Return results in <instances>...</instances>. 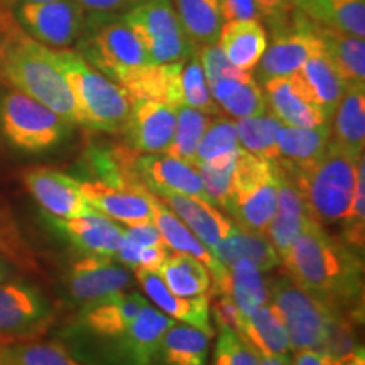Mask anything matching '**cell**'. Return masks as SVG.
Returning <instances> with one entry per match:
<instances>
[{"mask_svg":"<svg viewBox=\"0 0 365 365\" xmlns=\"http://www.w3.org/2000/svg\"><path fill=\"white\" fill-rule=\"evenodd\" d=\"M298 73L304 83H307L313 100L318 103V107L322 108L328 118V122H330L336 105L340 103V100L346 90L339 73H336L331 63L328 61V58L323 51L313 54L299 68Z\"/></svg>","mask_w":365,"mask_h":365,"instance_id":"obj_37","label":"cell"},{"mask_svg":"<svg viewBox=\"0 0 365 365\" xmlns=\"http://www.w3.org/2000/svg\"><path fill=\"white\" fill-rule=\"evenodd\" d=\"M71 124L36 98L11 90L0 97V130L24 153H44L70 135Z\"/></svg>","mask_w":365,"mask_h":365,"instance_id":"obj_8","label":"cell"},{"mask_svg":"<svg viewBox=\"0 0 365 365\" xmlns=\"http://www.w3.org/2000/svg\"><path fill=\"white\" fill-rule=\"evenodd\" d=\"M207 85L218 108L232 118L239 120V118L255 117L267 112L262 86L255 81L252 71L222 76V78L208 81Z\"/></svg>","mask_w":365,"mask_h":365,"instance_id":"obj_26","label":"cell"},{"mask_svg":"<svg viewBox=\"0 0 365 365\" xmlns=\"http://www.w3.org/2000/svg\"><path fill=\"white\" fill-rule=\"evenodd\" d=\"M90 16H108L112 12L130 9L140 0H76Z\"/></svg>","mask_w":365,"mask_h":365,"instance_id":"obj_49","label":"cell"},{"mask_svg":"<svg viewBox=\"0 0 365 365\" xmlns=\"http://www.w3.org/2000/svg\"><path fill=\"white\" fill-rule=\"evenodd\" d=\"M46 220L59 235L65 237L73 247L86 255L113 257L124 239V228L98 212L75 218L46 215Z\"/></svg>","mask_w":365,"mask_h":365,"instance_id":"obj_19","label":"cell"},{"mask_svg":"<svg viewBox=\"0 0 365 365\" xmlns=\"http://www.w3.org/2000/svg\"><path fill=\"white\" fill-rule=\"evenodd\" d=\"M168 254L170 252H168L166 245H161V247H135V245L122 240L120 249L117 250L113 257H117L118 262L130 267L132 271L159 272Z\"/></svg>","mask_w":365,"mask_h":365,"instance_id":"obj_45","label":"cell"},{"mask_svg":"<svg viewBox=\"0 0 365 365\" xmlns=\"http://www.w3.org/2000/svg\"><path fill=\"white\" fill-rule=\"evenodd\" d=\"M132 173L135 181L154 196L178 193L207 200L202 176L196 166L171 154H143L135 150Z\"/></svg>","mask_w":365,"mask_h":365,"instance_id":"obj_15","label":"cell"},{"mask_svg":"<svg viewBox=\"0 0 365 365\" xmlns=\"http://www.w3.org/2000/svg\"><path fill=\"white\" fill-rule=\"evenodd\" d=\"M85 198L95 212L125 225L153 222L150 195L144 188H117L102 181H80Z\"/></svg>","mask_w":365,"mask_h":365,"instance_id":"obj_20","label":"cell"},{"mask_svg":"<svg viewBox=\"0 0 365 365\" xmlns=\"http://www.w3.org/2000/svg\"><path fill=\"white\" fill-rule=\"evenodd\" d=\"M176 127V108L148 98L130 100V113L124 127L125 143L143 154H166Z\"/></svg>","mask_w":365,"mask_h":365,"instance_id":"obj_16","label":"cell"},{"mask_svg":"<svg viewBox=\"0 0 365 365\" xmlns=\"http://www.w3.org/2000/svg\"><path fill=\"white\" fill-rule=\"evenodd\" d=\"M182 29L195 46L215 44L223 26L220 0H173Z\"/></svg>","mask_w":365,"mask_h":365,"instance_id":"obj_36","label":"cell"},{"mask_svg":"<svg viewBox=\"0 0 365 365\" xmlns=\"http://www.w3.org/2000/svg\"><path fill=\"white\" fill-rule=\"evenodd\" d=\"M0 83L44 103L71 125L78 112L53 49L38 43L22 29L12 12L0 7Z\"/></svg>","mask_w":365,"mask_h":365,"instance_id":"obj_2","label":"cell"},{"mask_svg":"<svg viewBox=\"0 0 365 365\" xmlns=\"http://www.w3.org/2000/svg\"><path fill=\"white\" fill-rule=\"evenodd\" d=\"M281 125V122L269 110L261 115L239 118L235 122V129L240 149L257 158L276 161L277 134H279Z\"/></svg>","mask_w":365,"mask_h":365,"instance_id":"obj_38","label":"cell"},{"mask_svg":"<svg viewBox=\"0 0 365 365\" xmlns=\"http://www.w3.org/2000/svg\"><path fill=\"white\" fill-rule=\"evenodd\" d=\"M331 144L355 159L365 148V86H350L331 115Z\"/></svg>","mask_w":365,"mask_h":365,"instance_id":"obj_30","label":"cell"},{"mask_svg":"<svg viewBox=\"0 0 365 365\" xmlns=\"http://www.w3.org/2000/svg\"><path fill=\"white\" fill-rule=\"evenodd\" d=\"M11 276V264L0 255V281H7Z\"/></svg>","mask_w":365,"mask_h":365,"instance_id":"obj_52","label":"cell"},{"mask_svg":"<svg viewBox=\"0 0 365 365\" xmlns=\"http://www.w3.org/2000/svg\"><path fill=\"white\" fill-rule=\"evenodd\" d=\"M281 264L286 274L313 298L341 317H362V254L341 237L330 235L325 227L312 222L296 237Z\"/></svg>","mask_w":365,"mask_h":365,"instance_id":"obj_1","label":"cell"},{"mask_svg":"<svg viewBox=\"0 0 365 365\" xmlns=\"http://www.w3.org/2000/svg\"><path fill=\"white\" fill-rule=\"evenodd\" d=\"M14 17L38 43L51 49H66L78 43L88 14L76 0H53L39 4H17Z\"/></svg>","mask_w":365,"mask_h":365,"instance_id":"obj_11","label":"cell"},{"mask_svg":"<svg viewBox=\"0 0 365 365\" xmlns=\"http://www.w3.org/2000/svg\"><path fill=\"white\" fill-rule=\"evenodd\" d=\"M175 319L145 303L127 330L107 340L103 359L108 365H154L164 333Z\"/></svg>","mask_w":365,"mask_h":365,"instance_id":"obj_13","label":"cell"},{"mask_svg":"<svg viewBox=\"0 0 365 365\" xmlns=\"http://www.w3.org/2000/svg\"><path fill=\"white\" fill-rule=\"evenodd\" d=\"M220 325V335L213 355V365H261L259 354L227 323Z\"/></svg>","mask_w":365,"mask_h":365,"instance_id":"obj_44","label":"cell"},{"mask_svg":"<svg viewBox=\"0 0 365 365\" xmlns=\"http://www.w3.org/2000/svg\"><path fill=\"white\" fill-rule=\"evenodd\" d=\"M277 205V163L240 149L223 210L237 225L264 234Z\"/></svg>","mask_w":365,"mask_h":365,"instance_id":"obj_5","label":"cell"},{"mask_svg":"<svg viewBox=\"0 0 365 365\" xmlns=\"http://www.w3.org/2000/svg\"><path fill=\"white\" fill-rule=\"evenodd\" d=\"M53 58L75 102L78 125L108 134L124 130L130 113L125 90L95 70L75 49H53Z\"/></svg>","mask_w":365,"mask_h":365,"instance_id":"obj_3","label":"cell"},{"mask_svg":"<svg viewBox=\"0 0 365 365\" xmlns=\"http://www.w3.org/2000/svg\"><path fill=\"white\" fill-rule=\"evenodd\" d=\"M0 255L24 272H38L39 262L9 205L0 200Z\"/></svg>","mask_w":365,"mask_h":365,"instance_id":"obj_39","label":"cell"},{"mask_svg":"<svg viewBox=\"0 0 365 365\" xmlns=\"http://www.w3.org/2000/svg\"><path fill=\"white\" fill-rule=\"evenodd\" d=\"M269 41L266 27L259 19L223 22L217 46L235 68L252 71L261 61Z\"/></svg>","mask_w":365,"mask_h":365,"instance_id":"obj_27","label":"cell"},{"mask_svg":"<svg viewBox=\"0 0 365 365\" xmlns=\"http://www.w3.org/2000/svg\"><path fill=\"white\" fill-rule=\"evenodd\" d=\"M223 296L232 301L239 317H249L269 303V284L262 271L247 261H237L228 267V281Z\"/></svg>","mask_w":365,"mask_h":365,"instance_id":"obj_35","label":"cell"},{"mask_svg":"<svg viewBox=\"0 0 365 365\" xmlns=\"http://www.w3.org/2000/svg\"><path fill=\"white\" fill-rule=\"evenodd\" d=\"M91 17L95 22L90 24L86 19L76 51L95 70L115 81L117 85L124 86L145 66L153 65L144 46L124 24V21L102 22L98 16Z\"/></svg>","mask_w":365,"mask_h":365,"instance_id":"obj_6","label":"cell"},{"mask_svg":"<svg viewBox=\"0 0 365 365\" xmlns=\"http://www.w3.org/2000/svg\"><path fill=\"white\" fill-rule=\"evenodd\" d=\"M259 17L267 22L272 31H279L293 21V0H254Z\"/></svg>","mask_w":365,"mask_h":365,"instance_id":"obj_46","label":"cell"},{"mask_svg":"<svg viewBox=\"0 0 365 365\" xmlns=\"http://www.w3.org/2000/svg\"><path fill=\"white\" fill-rule=\"evenodd\" d=\"M168 208L173 210L180 220L212 250L228 234L234 222L228 220L215 205L196 196L163 193L156 196Z\"/></svg>","mask_w":365,"mask_h":365,"instance_id":"obj_24","label":"cell"},{"mask_svg":"<svg viewBox=\"0 0 365 365\" xmlns=\"http://www.w3.org/2000/svg\"><path fill=\"white\" fill-rule=\"evenodd\" d=\"M21 180L46 215L75 218L95 212L81 191L80 180L66 173L44 166L29 168L22 171Z\"/></svg>","mask_w":365,"mask_h":365,"instance_id":"obj_14","label":"cell"},{"mask_svg":"<svg viewBox=\"0 0 365 365\" xmlns=\"http://www.w3.org/2000/svg\"><path fill=\"white\" fill-rule=\"evenodd\" d=\"M14 4H39V2H53V0H12Z\"/></svg>","mask_w":365,"mask_h":365,"instance_id":"obj_53","label":"cell"},{"mask_svg":"<svg viewBox=\"0 0 365 365\" xmlns=\"http://www.w3.org/2000/svg\"><path fill=\"white\" fill-rule=\"evenodd\" d=\"M145 303L148 299L140 293L122 291L110 298L83 307L80 323L91 335L105 341L112 340L127 330Z\"/></svg>","mask_w":365,"mask_h":365,"instance_id":"obj_22","label":"cell"},{"mask_svg":"<svg viewBox=\"0 0 365 365\" xmlns=\"http://www.w3.org/2000/svg\"><path fill=\"white\" fill-rule=\"evenodd\" d=\"M213 115L190 107H176V127L171 148L166 154L196 166V153Z\"/></svg>","mask_w":365,"mask_h":365,"instance_id":"obj_41","label":"cell"},{"mask_svg":"<svg viewBox=\"0 0 365 365\" xmlns=\"http://www.w3.org/2000/svg\"><path fill=\"white\" fill-rule=\"evenodd\" d=\"M122 240L130 245H135V247H161V245H166L153 222L124 228V239Z\"/></svg>","mask_w":365,"mask_h":365,"instance_id":"obj_47","label":"cell"},{"mask_svg":"<svg viewBox=\"0 0 365 365\" xmlns=\"http://www.w3.org/2000/svg\"><path fill=\"white\" fill-rule=\"evenodd\" d=\"M223 22L259 19L254 0H220Z\"/></svg>","mask_w":365,"mask_h":365,"instance_id":"obj_48","label":"cell"},{"mask_svg":"<svg viewBox=\"0 0 365 365\" xmlns=\"http://www.w3.org/2000/svg\"><path fill=\"white\" fill-rule=\"evenodd\" d=\"M365 163L364 158L359 161L357 180H355V188L350 200L349 210L344 217V239L346 244L359 254L364 252L365 240Z\"/></svg>","mask_w":365,"mask_h":365,"instance_id":"obj_43","label":"cell"},{"mask_svg":"<svg viewBox=\"0 0 365 365\" xmlns=\"http://www.w3.org/2000/svg\"><path fill=\"white\" fill-rule=\"evenodd\" d=\"M291 365H336L327 354L319 350H298Z\"/></svg>","mask_w":365,"mask_h":365,"instance_id":"obj_50","label":"cell"},{"mask_svg":"<svg viewBox=\"0 0 365 365\" xmlns=\"http://www.w3.org/2000/svg\"><path fill=\"white\" fill-rule=\"evenodd\" d=\"M362 158L349 156L330 143L327 153L303 170L289 171L282 168L293 178L303 195L309 215L318 225H335L344 220L352 200L359 161Z\"/></svg>","mask_w":365,"mask_h":365,"instance_id":"obj_4","label":"cell"},{"mask_svg":"<svg viewBox=\"0 0 365 365\" xmlns=\"http://www.w3.org/2000/svg\"><path fill=\"white\" fill-rule=\"evenodd\" d=\"M267 284L269 301L282 318L291 350H322L331 325L341 314L313 298L287 274L269 277Z\"/></svg>","mask_w":365,"mask_h":365,"instance_id":"obj_7","label":"cell"},{"mask_svg":"<svg viewBox=\"0 0 365 365\" xmlns=\"http://www.w3.org/2000/svg\"><path fill=\"white\" fill-rule=\"evenodd\" d=\"M234 330L259 355H287L291 352L286 327L271 301L249 317H237Z\"/></svg>","mask_w":365,"mask_h":365,"instance_id":"obj_31","label":"cell"},{"mask_svg":"<svg viewBox=\"0 0 365 365\" xmlns=\"http://www.w3.org/2000/svg\"><path fill=\"white\" fill-rule=\"evenodd\" d=\"M150 195V203H153V223L161 234L166 247L175 250V252H185L193 255L200 262L207 266L210 276L213 277L217 284V291L220 294L225 293L227 281H228V269L223 267L212 250L205 247L202 240L196 237L188 227L180 220L173 210L164 205L161 200L156 198L153 193Z\"/></svg>","mask_w":365,"mask_h":365,"instance_id":"obj_21","label":"cell"},{"mask_svg":"<svg viewBox=\"0 0 365 365\" xmlns=\"http://www.w3.org/2000/svg\"><path fill=\"white\" fill-rule=\"evenodd\" d=\"M158 274L168 289L181 298L208 296L212 289V276L207 266L190 254H168Z\"/></svg>","mask_w":365,"mask_h":365,"instance_id":"obj_34","label":"cell"},{"mask_svg":"<svg viewBox=\"0 0 365 365\" xmlns=\"http://www.w3.org/2000/svg\"><path fill=\"white\" fill-rule=\"evenodd\" d=\"M212 336L190 325H173L164 333L156 357L158 365H208ZM154 364V365H156Z\"/></svg>","mask_w":365,"mask_h":365,"instance_id":"obj_33","label":"cell"},{"mask_svg":"<svg viewBox=\"0 0 365 365\" xmlns=\"http://www.w3.org/2000/svg\"><path fill=\"white\" fill-rule=\"evenodd\" d=\"M293 4L319 26L365 38V0H293Z\"/></svg>","mask_w":365,"mask_h":365,"instance_id":"obj_32","label":"cell"},{"mask_svg":"<svg viewBox=\"0 0 365 365\" xmlns=\"http://www.w3.org/2000/svg\"><path fill=\"white\" fill-rule=\"evenodd\" d=\"M130 284V272L102 255H85L73 264L66 277L68 293L81 307L122 293Z\"/></svg>","mask_w":365,"mask_h":365,"instance_id":"obj_17","label":"cell"},{"mask_svg":"<svg viewBox=\"0 0 365 365\" xmlns=\"http://www.w3.org/2000/svg\"><path fill=\"white\" fill-rule=\"evenodd\" d=\"M212 252L217 261L227 269L237 261H247L262 272L274 271L281 266L279 254L266 235L247 230L237 223L232 225L228 234L212 249Z\"/></svg>","mask_w":365,"mask_h":365,"instance_id":"obj_25","label":"cell"},{"mask_svg":"<svg viewBox=\"0 0 365 365\" xmlns=\"http://www.w3.org/2000/svg\"><path fill=\"white\" fill-rule=\"evenodd\" d=\"M137 281L150 299V303L156 304L159 312L173 319H180L186 325L198 328L213 335L212 323H210V298L208 296H200V298H181L168 289L158 272L148 271H134Z\"/></svg>","mask_w":365,"mask_h":365,"instance_id":"obj_23","label":"cell"},{"mask_svg":"<svg viewBox=\"0 0 365 365\" xmlns=\"http://www.w3.org/2000/svg\"><path fill=\"white\" fill-rule=\"evenodd\" d=\"M313 27L322 41L323 53L339 73L345 88L365 86V39L317 22H313Z\"/></svg>","mask_w":365,"mask_h":365,"instance_id":"obj_29","label":"cell"},{"mask_svg":"<svg viewBox=\"0 0 365 365\" xmlns=\"http://www.w3.org/2000/svg\"><path fill=\"white\" fill-rule=\"evenodd\" d=\"M261 365H291V359L287 355H259Z\"/></svg>","mask_w":365,"mask_h":365,"instance_id":"obj_51","label":"cell"},{"mask_svg":"<svg viewBox=\"0 0 365 365\" xmlns=\"http://www.w3.org/2000/svg\"><path fill=\"white\" fill-rule=\"evenodd\" d=\"M331 143L330 124L317 127L281 125L277 134V159L284 170H303L317 163Z\"/></svg>","mask_w":365,"mask_h":365,"instance_id":"obj_28","label":"cell"},{"mask_svg":"<svg viewBox=\"0 0 365 365\" xmlns=\"http://www.w3.org/2000/svg\"><path fill=\"white\" fill-rule=\"evenodd\" d=\"M240 150L239 139H237L235 120L232 118L215 115L210 122V125L205 130L202 143L198 145L196 153V164L217 161L225 156Z\"/></svg>","mask_w":365,"mask_h":365,"instance_id":"obj_42","label":"cell"},{"mask_svg":"<svg viewBox=\"0 0 365 365\" xmlns=\"http://www.w3.org/2000/svg\"><path fill=\"white\" fill-rule=\"evenodd\" d=\"M54 322V309L38 287L0 281V344L39 340Z\"/></svg>","mask_w":365,"mask_h":365,"instance_id":"obj_10","label":"cell"},{"mask_svg":"<svg viewBox=\"0 0 365 365\" xmlns=\"http://www.w3.org/2000/svg\"><path fill=\"white\" fill-rule=\"evenodd\" d=\"M0 365H83L61 345L46 341L0 344Z\"/></svg>","mask_w":365,"mask_h":365,"instance_id":"obj_40","label":"cell"},{"mask_svg":"<svg viewBox=\"0 0 365 365\" xmlns=\"http://www.w3.org/2000/svg\"><path fill=\"white\" fill-rule=\"evenodd\" d=\"M323 51L322 41L314 33L313 22L294 9L293 21L279 31H272V41L267 44L261 61L255 66V81L259 85L267 80L299 71V68L313 54Z\"/></svg>","mask_w":365,"mask_h":365,"instance_id":"obj_12","label":"cell"},{"mask_svg":"<svg viewBox=\"0 0 365 365\" xmlns=\"http://www.w3.org/2000/svg\"><path fill=\"white\" fill-rule=\"evenodd\" d=\"M156 65L188 59L198 51L182 29L173 0H140L122 17Z\"/></svg>","mask_w":365,"mask_h":365,"instance_id":"obj_9","label":"cell"},{"mask_svg":"<svg viewBox=\"0 0 365 365\" xmlns=\"http://www.w3.org/2000/svg\"><path fill=\"white\" fill-rule=\"evenodd\" d=\"M267 110L282 125L317 127L328 124V118L309 93L298 71L262 83Z\"/></svg>","mask_w":365,"mask_h":365,"instance_id":"obj_18","label":"cell"}]
</instances>
